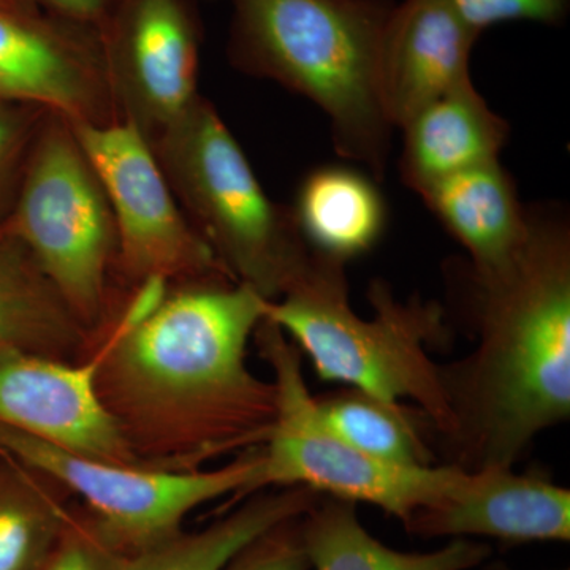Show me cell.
<instances>
[{
  "label": "cell",
  "instance_id": "17",
  "mask_svg": "<svg viewBox=\"0 0 570 570\" xmlns=\"http://www.w3.org/2000/svg\"><path fill=\"white\" fill-rule=\"evenodd\" d=\"M91 340L28 247L0 236V352L78 362Z\"/></svg>",
  "mask_w": 570,
  "mask_h": 570
},
{
  "label": "cell",
  "instance_id": "5",
  "mask_svg": "<svg viewBox=\"0 0 570 570\" xmlns=\"http://www.w3.org/2000/svg\"><path fill=\"white\" fill-rule=\"evenodd\" d=\"M149 146L187 219L235 281L273 302L313 264L292 208L266 195L208 99L198 96Z\"/></svg>",
  "mask_w": 570,
  "mask_h": 570
},
{
  "label": "cell",
  "instance_id": "30",
  "mask_svg": "<svg viewBox=\"0 0 570 570\" xmlns=\"http://www.w3.org/2000/svg\"><path fill=\"white\" fill-rule=\"evenodd\" d=\"M0 2H11V0H0ZM13 3V2H11Z\"/></svg>",
  "mask_w": 570,
  "mask_h": 570
},
{
  "label": "cell",
  "instance_id": "28",
  "mask_svg": "<svg viewBox=\"0 0 570 570\" xmlns=\"http://www.w3.org/2000/svg\"><path fill=\"white\" fill-rule=\"evenodd\" d=\"M37 570H58V568H56L55 561H52L51 553L48 554L47 560H45L43 564H41Z\"/></svg>",
  "mask_w": 570,
  "mask_h": 570
},
{
  "label": "cell",
  "instance_id": "2",
  "mask_svg": "<svg viewBox=\"0 0 570 570\" xmlns=\"http://www.w3.org/2000/svg\"><path fill=\"white\" fill-rule=\"evenodd\" d=\"M478 346L442 365L450 464L513 468L543 431L570 417V228L531 206L530 232L505 268L474 276Z\"/></svg>",
  "mask_w": 570,
  "mask_h": 570
},
{
  "label": "cell",
  "instance_id": "22",
  "mask_svg": "<svg viewBox=\"0 0 570 570\" xmlns=\"http://www.w3.org/2000/svg\"><path fill=\"white\" fill-rule=\"evenodd\" d=\"M316 403L326 426L365 455L403 466L434 463L423 434V423H431L419 409L351 387L316 396Z\"/></svg>",
  "mask_w": 570,
  "mask_h": 570
},
{
  "label": "cell",
  "instance_id": "1",
  "mask_svg": "<svg viewBox=\"0 0 570 570\" xmlns=\"http://www.w3.org/2000/svg\"><path fill=\"white\" fill-rule=\"evenodd\" d=\"M268 302L234 279L153 281L119 296L88 352L97 395L141 466L197 471L264 448L275 385L247 354Z\"/></svg>",
  "mask_w": 570,
  "mask_h": 570
},
{
  "label": "cell",
  "instance_id": "4",
  "mask_svg": "<svg viewBox=\"0 0 570 570\" xmlns=\"http://www.w3.org/2000/svg\"><path fill=\"white\" fill-rule=\"evenodd\" d=\"M340 262L314 254L313 264L277 299L266 318L313 363L317 377L419 409L444 439L452 433L442 365L431 351L444 341L434 303L400 302L387 283L373 281V317L355 313Z\"/></svg>",
  "mask_w": 570,
  "mask_h": 570
},
{
  "label": "cell",
  "instance_id": "12",
  "mask_svg": "<svg viewBox=\"0 0 570 570\" xmlns=\"http://www.w3.org/2000/svg\"><path fill=\"white\" fill-rule=\"evenodd\" d=\"M0 426L89 459L141 466L97 395L91 352L78 362L0 352Z\"/></svg>",
  "mask_w": 570,
  "mask_h": 570
},
{
  "label": "cell",
  "instance_id": "16",
  "mask_svg": "<svg viewBox=\"0 0 570 570\" xmlns=\"http://www.w3.org/2000/svg\"><path fill=\"white\" fill-rule=\"evenodd\" d=\"M401 130L397 168L409 189L420 194L441 179L498 160L510 127L471 81L439 97Z\"/></svg>",
  "mask_w": 570,
  "mask_h": 570
},
{
  "label": "cell",
  "instance_id": "6",
  "mask_svg": "<svg viewBox=\"0 0 570 570\" xmlns=\"http://www.w3.org/2000/svg\"><path fill=\"white\" fill-rule=\"evenodd\" d=\"M3 235L20 239L89 332L118 302L110 202L69 119L48 111Z\"/></svg>",
  "mask_w": 570,
  "mask_h": 570
},
{
  "label": "cell",
  "instance_id": "15",
  "mask_svg": "<svg viewBox=\"0 0 570 570\" xmlns=\"http://www.w3.org/2000/svg\"><path fill=\"white\" fill-rule=\"evenodd\" d=\"M419 195L466 249L474 276L505 268L527 242L530 208L499 159L441 179Z\"/></svg>",
  "mask_w": 570,
  "mask_h": 570
},
{
  "label": "cell",
  "instance_id": "31",
  "mask_svg": "<svg viewBox=\"0 0 570 570\" xmlns=\"http://www.w3.org/2000/svg\"><path fill=\"white\" fill-rule=\"evenodd\" d=\"M562 570H569V569H562Z\"/></svg>",
  "mask_w": 570,
  "mask_h": 570
},
{
  "label": "cell",
  "instance_id": "24",
  "mask_svg": "<svg viewBox=\"0 0 570 570\" xmlns=\"http://www.w3.org/2000/svg\"><path fill=\"white\" fill-rule=\"evenodd\" d=\"M474 31L504 22L530 21L561 26L568 20L570 0H445Z\"/></svg>",
  "mask_w": 570,
  "mask_h": 570
},
{
  "label": "cell",
  "instance_id": "23",
  "mask_svg": "<svg viewBox=\"0 0 570 570\" xmlns=\"http://www.w3.org/2000/svg\"><path fill=\"white\" fill-rule=\"evenodd\" d=\"M48 111L41 105L0 96V236L17 206L29 154Z\"/></svg>",
  "mask_w": 570,
  "mask_h": 570
},
{
  "label": "cell",
  "instance_id": "13",
  "mask_svg": "<svg viewBox=\"0 0 570 570\" xmlns=\"http://www.w3.org/2000/svg\"><path fill=\"white\" fill-rule=\"evenodd\" d=\"M404 528L423 539L569 542L570 491L513 468L468 471L456 466L445 490Z\"/></svg>",
  "mask_w": 570,
  "mask_h": 570
},
{
  "label": "cell",
  "instance_id": "19",
  "mask_svg": "<svg viewBox=\"0 0 570 570\" xmlns=\"http://www.w3.org/2000/svg\"><path fill=\"white\" fill-rule=\"evenodd\" d=\"M374 183L343 165L317 168L306 176L292 213L314 254L346 265L373 249L387 223V208Z\"/></svg>",
  "mask_w": 570,
  "mask_h": 570
},
{
  "label": "cell",
  "instance_id": "27",
  "mask_svg": "<svg viewBox=\"0 0 570 570\" xmlns=\"http://www.w3.org/2000/svg\"><path fill=\"white\" fill-rule=\"evenodd\" d=\"M11 2L14 3V6L20 7V9L24 10H40L39 7H37L36 0H11Z\"/></svg>",
  "mask_w": 570,
  "mask_h": 570
},
{
  "label": "cell",
  "instance_id": "26",
  "mask_svg": "<svg viewBox=\"0 0 570 570\" xmlns=\"http://www.w3.org/2000/svg\"><path fill=\"white\" fill-rule=\"evenodd\" d=\"M36 3L51 17L100 33L119 0H36Z\"/></svg>",
  "mask_w": 570,
  "mask_h": 570
},
{
  "label": "cell",
  "instance_id": "7",
  "mask_svg": "<svg viewBox=\"0 0 570 570\" xmlns=\"http://www.w3.org/2000/svg\"><path fill=\"white\" fill-rule=\"evenodd\" d=\"M258 354L272 370L276 412L262 453V489L303 487L318 497L370 504L404 524L449 485L455 464L403 466L360 452L318 414L307 389L302 352L264 318L255 332Z\"/></svg>",
  "mask_w": 570,
  "mask_h": 570
},
{
  "label": "cell",
  "instance_id": "29",
  "mask_svg": "<svg viewBox=\"0 0 570 570\" xmlns=\"http://www.w3.org/2000/svg\"><path fill=\"white\" fill-rule=\"evenodd\" d=\"M119 570H126V564H124V554L121 558V564H119Z\"/></svg>",
  "mask_w": 570,
  "mask_h": 570
},
{
  "label": "cell",
  "instance_id": "11",
  "mask_svg": "<svg viewBox=\"0 0 570 570\" xmlns=\"http://www.w3.org/2000/svg\"><path fill=\"white\" fill-rule=\"evenodd\" d=\"M0 96L70 122H121L100 33L41 10L0 2Z\"/></svg>",
  "mask_w": 570,
  "mask_h": 570
},
{
  "label": "cell",
  "instance_id": "21",
  "mask_svg": "<svg viewBox=\"0 0 570 570\" xmlns=\"http://www.w3.org/2000/svg\"><path fill=\"white\" fill-rule=\"evenodd\" d=\"M73 505L58 480L0 448V570L39 569Z\"/></svg>",
  "mask_w": 570,
  "mask_h": 570
},
{
  "label": "cell",
  "instance_id": "25",
  "mask_svg": "<svg viewBox=\"0 0 570 570\" xmlns=\"http://www.w3.org/2000/svg\"><path fill=\"white\" fill-rule=\"evenodd\" d=\"M302 517L283 521L264 532L223 570H309L303 546Z\"/></svg>",
  "mask_w": 570,
  "mask_h": 570
},
{
  "label": "cell",
  "instance_id": "20",
  "mask_svg": "<svg viewBox=\"0 0 570 570\" xmlns=\"http://www.w3.org/2000/svg\"><path fill=\"white\" fill-rule=\"evenodd\" d=\"M318 498L303 487L258 491L204 530L181 531L153 549L124 554V564L126 570H223L253 540L302 517Z\"/></svg>",
  "mask_w": 570,
  "mask_h": 570
},
{
  "label": "cell",
  "instance_id": "8",
  "mask_svg": "<svg viewBox=\"0 0 570 570\" xmlns=\"http://www.w3.org/2000/svg\"><path fill=\"white\" fill-rule=\"evenodd\" d=\"M0 448L58 480L122 554L141 553L184 531L195 510L230 494L262 491L261 449L197 471H165L89 459L0 426Z\"/></svg>",
  "mask_w": 570,
  "mask_h": 570
},
{
  "label": "cell",
  "instance_id": "18",
  "mask_svg": "<svg viewBox=\"0 0 570 570\" xmlns=\"http://www.w3.org/2000/svg\"><path fill=\"white\" fill-rule=\"evenodd\" d=\"M309 570H472L491 557L487 543L450 539L431 551H401L366 530L354 502L321 497L302 517Z\"/></svg>",
  "mask_w": 570,
  "mask_h": 570
},
{
  "label": "cell",
  "instance_id": "14",
  "mask_svg": "<svg viewBox=\"0 0 570 570\" xmlns=\"http://www.w3.org/2000/svg\"><path fill=\"white\" fill-rule=\"evenodd\" d=\"M480 33L445 0H401L390 14L377 58V97L401 129L439 97L471 82Z\"/></svg>",
  "mask_w": 570,
  "mask_h": 570
},
{
  "label": "cell",
  "instance_id": "3",
  "mask_svg": "<svg viewBox=\"0 0 570 570\" xmlns=\"http://www.w3.org/2000/svg\"><path fill=\"white\" fill-rule=\"evenodd\" d=\"M227 56L328 116L336 153L382 181L392 149L377 58L395 0H230Z\"/></svg>",
  "mask_w": 570,
  "mask_h": 570
},
{
  "label": "cell",
  "instance_id": "10",
  "mask_svg": "<svg viewBox=\"0 0 570 570\" xmlns=\"http://www.w3.org/2000/svg\"><path fill=\"white\" fill-rule=\"evenodd\" d=\"M204 36L198 0H119L100 32L119 115L146 141L200 96Z\"/></svg>",
  "mask_w": 570,
  "mask_h": 570
},
{
  "label": "cell",
  "instance_id": "9",
  "mask_svg": "<svg viewBox=\"0 0 570 570\" xmlns=\"http://www.w3.org/2000/svg\"><path fill=\"white\" fill-rule=\"evenodd\" d=\"M70 124L110 202L118 239L115 276L124 291L153 281L234 279L187 219L151 146L132 124Z\"/></svg>",
  "mask_w": 570,
  "mask_h": 570
}]
</instances>
